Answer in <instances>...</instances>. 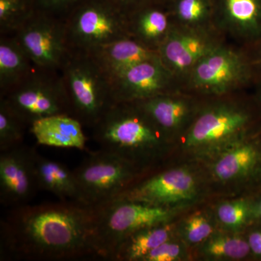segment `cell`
<instances>
[{"mask_svg": "<svg viewBox=\"0 0 261 261\" xmlns=\"http://www.w3.org/2000/svg\"><path fill=\"white\" fill-rule=\"evenodd\" d=\"M95 216V207L75 201L12 207L0 224L1 260L99 257Z\"/></svg>", "mask_w": 261, "mask_h": 261, "instance_id": "6da1fadb", "label": "cell"}, {"mask_svg": "<svg viewBox=\"0 0 261 261\" xmlns=\"http://www.w3.org/2000/svg\"><path fill=\"white\" fill-rule=\"evenodd\" d=\"M101 149L136 166L158 155L165 136L137 102H115L92 128Z\"/></svg>", "mask_w": 261, "mask_h": 261, "instance_id": "7a4b0ae2", "label": "cell"}, {"mask_svg": "<svg viewBox=\"0 0 261 261\" xmlns=\"http://www.w3.org/2000/svg\"><path fill=\"white\" fill-rule=\"evenodd\" d=\"M61 73L69 97L71 115L93 128L114 103L111 80L87 51L72 49Z\"/></svg>", "mask_w": 261, "mask_h": 261, "instance_id": "3957f363", "label": "cell"}, {"mask_svg": "<svg viewBox=\"0 0 261 261\" xmlns=\"http://www.w3.org/2000/svg\"><path fill=\"white\" fill-rule=\"evenodd\" d=\"M98 255L111 260L117 247L132 233L167 224L173 211L168 207L115 198L95 207Z\"/></svg>", "mask_w": 261, "mask_h": 261, "instance_id": "277c9868", "label": "cell"}, {"mask_svg": "<svg viewBox=\"0 0 261 261\" xmlns=\"http://www.w3.org/2000/svg\"><path fill=\"white\" fill-rule=\"evenodd\" d=\"M70 47L90 53L129 37L126 15L111 0H83L64 17Z\"/></svg>", "mask_w": 261, "mask_h": 261, "instance_id": "5b68a950", "label": "cell"}, {"mask_svg": "<svg viewBox=\"0 0 261 261\" xmlns=\"http://www.w3.org/2000/svg\"><path fill=\"white\" fill-rule=\"evenodd\" d=\"M255 80L247 51L237 50L223 42L193 67L182 87L200 94L220 97Z\"/></svg>", "mask_w": 261, "mask_h": 261, "instance_id": "8992f818", "label": "cell"}, {"mask_svg": "<svg viewBox=\"0 0 261 261\" xmlns=\"http://www.w3.org/2000/svg\"><path fill=\"white\" fill-rule=\"evenodd\" d=\"M138 168L103 149L90 152L73 170L81 202L96 207L113 200L137 181Z\"/></svg>", "mask_w": 261, "mask_h": 261, "instance_id": "52a82bcc", "label": "cell"}, {"mask_svg": "<svg viewBox=\"0 0 261 261\" xmlns=\"http://www.w3.org/2000/svg\"><path fill=\"white\" fill-rule=\"evenodd\" d=\"M0 99L29 127L44 117L71 115L63 76L57 70L35 68L27 80Z\"/></svg>", "mask_w": 261, "mask_h": 261, "instance_id": "ba28073f", "label": "cell"}, {"mask_svg": "<svg viewBox=\"0 0 261 261\" xmlns=\"http://www.w3.org/2000/svg\"><path fill=\"white\" fill-rule=\"evenodd\" d=\"M13 35L40 69L61 71L72 51L64 18L39 8Z\"/></svg>", "mask_w": 261, "mask_h": 261, "instance_id": "9c48e42d", "label": "cell"}, {"mask_svg": "<svg viewBox=\"0 0 261 261\" xmlns=\"http://www.w3.org/2000/svg\"><path fill=\"white\" fill-rule=\"evenodd\" d=\"M255 118L249 110L228 103H219L201 111L192 123L186 139L190 148L219 145L243 137Z\"/></svg>", "mask_w": 261, "mask_h": 261, "instance_id": "30bf717a", "label": "cell"}, {"mask_svg": "<svg viewBox=\"0 0 261 261\" xmlns=\"http://www.w3.org/2000/svg\"><path fill=\"white\" fill-rule=\"evenodd\" d=\"M221 37L218 30L186 28L174 24L158 53L163 64L182 87L193 67L223 43Z\"/></svg>", "mask_w": 261, "mask_h": 261, "instance_id": "8fae6325", "label": "cell"}, {"mask_svg": "<svg viewBox=\"0 0 261 261\" xmlns=\"http://www.w3.org/2000/svg\"><path fill=\"white\" fill-rule=\"evenodd\" d=\"M111 84L114 103L142 102L177 92L179 87L159 56L133 65L113 78Z\"/></svg>", "mask_w": 261, "mask_h": 261, "instance_id": "7c38bea8", "label": "cell"}, {"mask_svg": "<svg viewBox=\"0 0 261 261\" xmlns=\"http://www.w3.org/2000/svg\"><path fill=\"white\" fill-rule=\"evenodd\" d=\"M34 147L22 145L0 152V203L27 205L39 190L34 172Z\"/></svg>", "mask_w": 261, "mask_h": 261, "instance_id": "4fadbf2b", "label": "cell"}, {"mask_svg": "<svg viewBox=\"0 0 261 261\" xmlns=\"http://www.w3.org/2000/svg\"><path fill=\"white\" fill-rule=\"evenodd\" d=\"M195 191L196 182L191 173L186 170L171 169L135 181L115 198L168 207L175 202L190 200Z\"/></svg>", "mask_w": 261, "mask_h": 261, "instance_id": "5bb4252c", "label": "cell"}, {"mask_svg": "<svg viewBox=\"0 0 261 261\" xmlns=\"http://www.w3.org/2000/svg\"><path fill=\"white\" fill-rule=\"evenodd\" d=\"M215 24L222 35L253 45L261 40V0H219Z\"/></svg>", "mask_w": 261, "mask_h": 261, "instance_id": "9a60e30c", "label": "cell"}, {"mask_svg": "<svg viewBox=\"0 0 261 261\" xmlns=\"http://www.w3.org/2000/svg\"><path fill=\"white\" fill-rule=\"evenodd\" d=\"M84 127L71 115L59 114L36 120L29 129L38 145L85 150L87 137L84 134Z\"/></svg>", "mask_w": 261, "mask_h": 261, "instance_id": "2e32d148", "label": "cell"}, {"mask_svg": "<svg viewBox=\"0 0 261 261\" xmlns=\"http://www.w3.org/2000/svg\"><path fill=\"white\" fill-rule=\"evenodd\" d=\"M130 37L154 51H159L174 25L169 8L162 5L145 7L126 15Z\"/></svg>", "mask_w": 261, "mask_h": 261, "instance_id": "e0dca14e", "label": "cell"}, {"mask_svg": "<svg viewBox=\"0 0 261 261\" xmlns=\"http://www.w3.org/2000/svg\"><path fill=\"white\" fill-rule=\"evenodd\" d=\"M89 53L111 80L137 63L159 56L157 51L130 37L118 39Z\"/></svg>", "mask_w": 261, "mask_h": 261, "instance_id": "ac0fdd59", "label": "cell"}, {"mask_svg": "<svg viewBox=\"0 0 261 261\" xmlns=\"http://www.w3.org/2000/svg\"><path fill=\"white\" fill-rule=\"evenodd\" d=\"M34 172L39 190L51 192L60 200L81 202V194L73 171L65 165L34 151Z\"/></svg>", "mask_w": 261, "mask_h": 261, "instance_id": "d6986e66", "label": "cell"}, {"mask_svg": "<svg viewBox=\"0 0 261 261\" xmlns=\"http://www.w3.org/2000/svg\"><path fill=\"white\" fill-rule=\"evenodd\" d=\"M214 171L222 181L245 176L261 178V141H247L228 151L215 163Z\"/></svg>", "mask_w": 261, "mask_h": 261, "instance_id": "ffe728a7", "label": "cell"}, {"mask_svg": "<svg viewBox=\"0 0 261 261\" xmlns=\"http://www.w3.org/2000/svg\"><path fill=\"white\" fill-rule=\"evenodd\" d=\"M150 117L163 135L183 126L191 116L192 104L177 92L157 96L137 102Z\"/></svg>", "mask_w": 261, "mask_h": 261, "instance_id": "44dd1931", "label": "cell"}, {"mask_svg": "<svg viewBox=\"0 0 261 261\" xmlns=\"http://www.w3.org/2000/svg\"><path fill=\"white\" fill-rule=\"evenodd\" d=\"M35 68L14 35H0V97L27 80Z\"/></svg>", "mask_w": 261, "mask_h": 261, "instance_id": "7402d4cb", "label": "cell"}, {"mask_svg": "<svg viewBox=\"0 0 261 261\" xmlns=\"http://www.w3.org/2000/svg\"><path fill=\"white\" fill-rule=\"evenodd\" d=\"M171 239V228L162 224L139 230L117 247L111 260H141L147 254Z\"/></svg>", "mask_w": 261, "mask_h": 261, "instance_id": "603a6c76", "label": "cell"}, {"mask_svg": "<svg viewBox=\"0 0 261 261\" xmlns=\"http://www.w3.org/2000/svg\"><path fill=\"white\" fill-rule=\"evenodd\" d=\"M169 9L175 25L190 29L218 30L215 24L216 4L212 0H173Z\"/></svg>", "mask_w": 261, "mask_h": 261, "instance_id": "cb8c5ba5", "label": "cell"}, {"mask_svg": "<svg viewBox=\"0 0 261 261\" xmlns=\"http://www.w3.org/2000/svg\"><path fill=\"white\" fill-rule=\"evenodd\" d=\"M33 0H0V35H13L35 13Z\"/></svg>", "mask_w": 261, "mask_h": 261, "instance_id": "d4e9b609", "label": "cell"}, {"mask_svg": "<svg viewBox=\"0 0 261 261\" xmlns=\"http://www.w3.org/2000/svg\"><path fill=\"white\" fill-rule=\"evenodd\" d=\"M28 125L0 99V152L23 145L24 135Z\"/></svg>", "mask_w": 261, "mask_h": 261, "instance_id": "484cf974", "label": "cell"}, {"mask_svg": "<svg viewBox=\"0 0 261 261\" xmlns=\"http://www.w3.org/2000/svg\"><path fill=\"white\" fill-rule=\"evenodd\" d=\"M206 254L212 257L242 259L251 253L247 240L234 237H216L205 245Z\"/></svg>", "mask_w": 261, "mask_h": 261, "instance_id": "4316f807", "label": "cell"}, {"mask_svg": "<svg viewBox=\"0 0 261 261\" xmlns=\"http://www.w3.org/2000/svg\"><path fill=\"white\" fill-rule=\"evenodd\" d=\"M218 216L221 222L230 227H241L252 219V203L245 200L226 202L220 205Z\"/></svg>", "mask_w": 261, "mask_h": 261, "instance_id": "83f0119b", "label": "cell"}, {"mask_svg": "<svg viewBox=\"0 0 261 261\" xmlns=\"http://www.w3.org/2000/svg\"><path fill=\"white\" fill-rule=\"evenodd\" d=\"M210 222L202 215H195L187 221L185 231L187 240L191 243H199L213 232Z\"/></svg>", "mask_w": 261, "mask_h": 261, "instance_id": "f1b7e54d", "label": "cell"}, {"mask_svg": "<svg viewBox=\"0 0 261 261\" xmlns=\"http://www.w3.org/2000/svg\"><path fill=\"white\" fill-rule=\"evenodd\" d=\"M181 253L179 245L168 240L149 252L141 261L176 260L179 258Z\"/></svg>", "mask_w": 261, "mask_h": 261, "instance_id": "f546056e", "label": "cell"}, {"mask_svg": "<svg viewBox=\"0 0 261 261\" xmlns=\"http://www.w3.org/2000/svg\"><path fill=\"white\" fill-rule=\"evenodd\" d=\"M83 0H36L39 9L64 18Z\"/></svg>", "mask_w": 261, "mask_h": 261, "instance_id": "4dcf8cb0", "label": "cell"}, {"mask_svg": "<svg viewBox=\"0 0 261 261\" xmlns=\"http://www.w3.org/2000/svg\"><path fill=\"white\" fill-rule=\"evenodd\" d=\"M111 1L126 15L149 5H159L158 0H111Z\"/></svg>", "mask_w": 261, "mask_h": 261, "instance_id": "1f68e13d", "label": "cell"}, {"mask_svg": "<svg viewBox=\"0 0 261 261\" xmlns=\"http://www.w3.org/2000/svg\"><path fill=\"white\" fill-rule=\"evenodd\" d=\"M248 48H250V50L247 53L253 68L255 82L261 79V40Z\"/></svg>", "mask_w": 261, "mask_h": 261, "instance_id": "d6a6232c", "label": "cell"}, {"mask_svg": "<svg viewBox=\"0 0 261 261\" xmlns=\"http://www.w3.org/2000/svg\"><path fill=\"white\" fill-rule=\"evenodd\" d=\"M247 240L251 253L255 256L261 257V228H254L249 233Z\"/></svg>", "mask_w": 261, "mask_h": 261, "instance_id": "836d02e7", "label": "cell"}, {"mask_svg": "<svg viewBox=\"0 0 261 261\" xmlns=\"http://www.w3.org/2000/svg\"><path fill=\"white\" fill-rule=\"evenodd\" d=\"M252 220L261 222V196L252 203Z\"/></svg>", "mask_w": 261, "mask_h": 261, "instance_id": "e575fe53", "label": "cell"}, {"mask_svg": "<svg viewBox=\"0 0 261 261\" xmlns=\"http://www.w3.org/2000/svg\"><path fill=\"white\" fill-rule=\"evenodd\" d=\"M255 83L257 84V102H258L259 106H260L261 114V79L257 80Z\"/></svg>", "mask_w": 261, "mask_h": 261, "instance_id": "d590c367", "label": "cell"}]
</instances>
